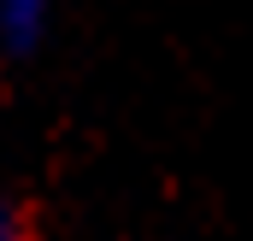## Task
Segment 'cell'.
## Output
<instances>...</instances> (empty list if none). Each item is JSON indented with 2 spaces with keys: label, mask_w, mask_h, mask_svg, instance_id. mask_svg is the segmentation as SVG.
I'll return each mask as SVG.
<instances>
[{
  "label": "cell",
  "mask_w": 253,
  "mask_h": 241,
  "mask_svg": "<svg viewBox=\"0 0 253 241\" xmlns=\"http://www.w3.org/2000/svg\"><path fill=\"white\" fill-rule=\"evenodd\" d=\"M53 6L59 0H0V53H12V59L42 53V41L53 30Z\"/></svg>",
  "instance_id": "obj_1"
},
{
  "label": "cell",
  "mask_w": 253,
  "mask_h": 241,
  "mask_svg": "<svg viewBox=\"0 0 253 241\" xmlns=\"http://www.w3.org/2000/svg\"><path fill=\"white\" fill-rule=\"evenodd\" d=\"M0 241H30V224L12 200H0Z\"/></svg>",
  "instance_id": "obj_2"
}]
</instances>
